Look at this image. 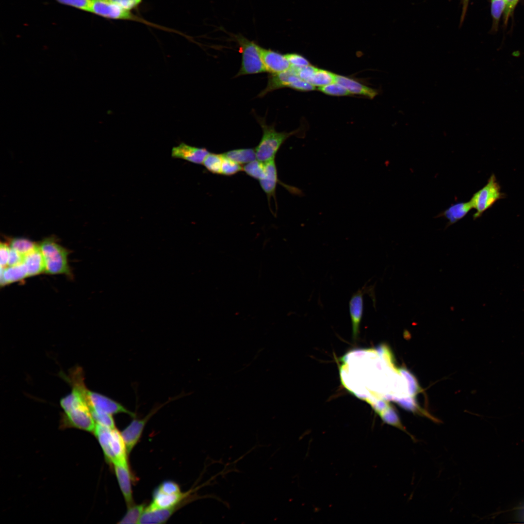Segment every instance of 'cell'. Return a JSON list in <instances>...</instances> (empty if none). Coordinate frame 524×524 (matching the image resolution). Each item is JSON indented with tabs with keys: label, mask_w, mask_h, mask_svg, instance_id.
Instances as JSON below:
<instances>
[{
	"label": "cell",
	"mask_w": 524,
	"mask_h": 524,
	"mask_svg": "<svg viewBox=\"0 0 524 524\" xmlns=\"http://www.w3.org/2000/svg\"><path fill=\"white\" fill-rule=\"evenodd\" d=\"M94 432L108 461L113 465L128 462L126 446L117 429L96 424Z\"/></svg>",
	"instance_id": "1"
},
{
	"label": "cell",
	"mask_w": 524,
	"mask_h": 524,
	"mask_svg": "<svg viewBox=\"0 0 524 524\" xmlns=\"http://www.w3.org/2000/svg\"><path fill=\"white\" fill-rule=\"evenodd\" d=\"M262 130V136L261 141L256 147L257 160L266 162L275 159L276 155L285 141L298 131L290 132H278L274 125H268L264 119H257Z\"/></svg>",
	"instance_id": "2"
},
{
	"label": "cell",
	"mask_w": 524,
	"mask_h": 524,
	"mask_svg": "<svg viewBox=\"0 0 524 524\" xmlns=\"http://www.w3.org/2000/svg\"><path fill=\"white\" fill-rule=\"evenodd\" d=\"M42 255L46 273L70 275L67 263L69 251L53 239L46 238L38 245Z\"/></svg>",
	"instance_id": "3"
},
{
	"label": "cell",
	"mask_w": 524,
	"mask_h": 524,
	"mask_svg": "<svg viewBox=\"0 0 524 524\" xmlns=\"http://www.w3.org/2000/svg\"><path fill=\"white\" fill-rule=\"evenodd\" d=\"M89 12L109 19L137 22L158 29L175 32L174 30L152 23L137 16L110 0H92Z\"/></svg>",
	"instance_id": "4"
},
{
	"label": "cell",
	"mask_w": 524,
	"mask_h": 524,
	"mask_svg": "<svg viewBox=\"0 0 524 524\" xmlns=\"http://www.w3.org/2000/svg\"><path fill=\"white\" fill-rule=\"evenodd\" d=\"M235 38L242 56L241 67L236 76L266 72L262 58V48L241 35H236Z\"/></svg>",
	"instance_id": "5"
},
{
	"label": "cell",
	"mask_w": 524,
	"mask_h": 524,
	"mask_svg": "<svg viewBox=\"0 0 524 524\" xmlns=\"http://www.w3.org/2000/svg\"><path fill=\"white\" fill-rule=\"evenodd\" d=\"M503 195L495 175L492 174L487 183L475 193L470 200L473 208L476 210L473 215L474 218L480 217L484 212L501 198Z\"/></svg>",
	"instance_id": "6"
},
{
	"label": "cell",
	"mask_w": 524,
	"mask_h": 524,
	"mask_svg": "<svg viewBox=\"0 0 524 524\" xmlns=\"http://www.w3.org/2000/svg\"><path fill=\"white\" fill-rule=\"evenodd\" d=\"M170 401L171 399L152 409L143 418L133 419L121 431V434L125 442L128 453L131 452L139 441L144 427L149 419L162 407Z\"/></svg>",
	"instance_id": "7"
},
{
	"label": "cell",
	"mask_w": 524,
	"mask_h": 524,
	"mask_svg": "<svg viewBox=\"0 0 524 524\" xmlns=\"http://www.w3.org/2000/svg\"><path fill=\"white\" fill-rule=\"evenodd\" d=\"M87 399L90 409H94L112 415L125 413L132 417H135L134 412L128 409L120 403L104 394L89 389L87 391Z\"/></svg>",
	"instance_id": "8"
},
{
	"label": "cell",
	"mask_w": 524,
	"mask_h": 524,
	"mask_svg": "<svg viewBox=\"0 0 524 524\" xmlns=\"http://www.w3.org/2000/svg\"><path fill=\"white\" fill-rule=\"evenodd\" d=\"M62 420L65 424L88 431L94 432L96 425L87 405L64 412Z\"/></svg>",
	"instance_id": "9"
},
{
	"label": "cell",
	"mask_w": 524,
	"mask_h": 524,
	"mask_svg": "<svg viewBox=\"0 0 524 524\" xmlns=\"http://www.w3.org/2000/svg\"><path fill=\"white\" fill-rule=\"evenodd\" d=\"M366 283L354 293L349 302V313L351 320L352 335L356 339L359 332L360 326L363 311V295L373 292V286H367Z\"/></svg>",
	"instance_id": "10"
},
{
	"label": "cell",
	"mask_w": 524,
	"mask_h": 524,
	"mask_svg": "<svg viewBox=\"0 0 524 524\" xmlns=\"http://www.w3.org/2000/svg\"><path fill=\"white\" fill-rule=\"evenodd\" d=\"M210 152L205 148L197 147L182 143L172 149V157L181 159L196 164L203 163Z\"/></svg>",
	"instance_id": "11"
},
{
	"label": "cell",
	"mask_w": 524,
	"mask_h": 524,
	"mask_svg": "<svg viewBox=\"0 0 524 524\" xmlns=\"http://www.w3.org/2000/svg\"><path fill=\"white\" fill-rule=\"evenodd\" d=\"M261 55L266 71L272 74L281 73L291 67L285 55L278 52L262 48Z\"/></svg>",
	"instance_id": "12"
},
{
	"label": "cell",
	"mask_w": 524,
	"mask_h": 524,
	"mask_svg": "<svg viewBox=\"0 0 524 524\" xmlns=\"http://www.w3.org/2000/svg\"><path fill=\"white\" fill-rule=\"evenodd\" d=\"M115 474L128 507L133 504L131 488L132 476L128 462L114 465Z\"/></svg>",
	"instance_id": "13"
},
{
	"label": "cell",
	"mask_w": 524,
	"mask_h": 524,
	"mask_svg": "<svg viewBox=\"0 0 524 524\" xmlns=\"http://www.w3.org/2000/svg\"><path fill=\"white\" fill-rule=\"evenodd\" d=\"M189 492L167 494L157 488L153 493L152 501L148 507L152 508H168L176 507L188 496Z\"/></svg>",
	"instance_id": "14"
},
{
	"label": "cell",
	"mask_w": 524,
	"mask_h": 524,
	"mask_svg": "<svg viewBox=\"0 0 524 524\" xmlns=\"http://www.w3.org/2000/svg\"><path fill=\"white\" fill-rule=\"evenodd\" d=\"M335 82L343 86L350 94L364 96L371 99L374 98L378 93L376 89L342 75L336 74Z\"/></svg>",
	"instance_id": "15"
},
{
	"label": "cell",
	"mask_w": 524,
	"mask_h": 524,
	"mask_svg": "<svg viewBox=\"0 0 524 524\" xmlns=\"http://www.w3.org/2000/svg\"><path fill=\"white\" fill-rule=\"evenodd\" d=\"M265 168V177L260 180V184L269 199L275 197L276 185L279 180L275 159L264 162Z\"/></svg>",
	"instance_id": "16"
},
{
	"label": "cell",
	"mask_w": 524,
	"mask_h": 524,
	"mask_svg": "<svg viewBox=\"0 0 524 524\" xmlns=\"http://www.w3.org/2000/svg\"><path fill=\"white\" fill-rule=\"evenodd\" d=\"M176 508L177 507L168 508H152L147 506L144 510L139 524L165 523Z\"/></svg>",
	"instance_id": "17"
},
{
	"label": "cell",
	"mask_w": 524,
	"mask_h": 524,
	"mask_svg": "<svg viewBox=\"0 0 524 524\" xmlns=\"http://www.w3.org/2000/svg\"><path fill=\"white\" fill-rule=\"evenodd\" d=\"M23 263L25 266L28 277L36 276L45 272L44 259L39 246L23 256Z\"/></svg>",
	"instance_id": "18"
},
{
	"label": "cell",
	"mask_w": 524,
	"mask_h": 524,
	"mask_svg": "<svg viewBox=\"0 0 524 524\" xmlns=\"http://www.w3.org/2000/svg\"><path fill=\"white\" fill-rule=\"evenodd\" d=\"M28 277L27 271L23 262L20 264L0 268V285L4 286Z\"/></svg>",
	"instance_id": "19"
},
{
	"label": "cell",
	"mask_w": 524,
	"mask_h": 524,
	"mask_svg": "<svg viewBox=\"0 0 524 524\" xmlns=\"http://www.w3.org/2000/svg\"><path fill=\"white\" fill-rule=\"evenodd\" d=\"M472 209L473 207L470 201L459 202L450 206L442 214L448 220L449 225H451L465 217Z\"/></svg>",
	"instance_id": "20"
},
{
	"label": "cell",
	"mask_w": 524,
	"mask_h": 524,
	"mask_svg": "<svg viewBox=\"0 0 524 524\" xmlns=\"http://www.w3.org/2000/svg\"><path fill=\"white\" fill-rule=\"evenodd\" d=\"M223 154L239 164H246L257 159L255 149L253 148L233 149Z\"/></svg>",
	"instance_id": "21"
},
{
	"label": "cell",
	"mask_w": 524,
	"mask_h": 524,
	"mask_svg": "<svg viewBox=\"0 0 524 524\" xmlns=\"http://www.w3.org/2000/svg\"><path fill=\"white\" fill-rule=\"evenodd\" d=\"M335 74L317 68L309 82L312 85L321 87L335 82Z\"/></svg>",
	"instance_id": "22"
},
{
	"label": "cell",
	"mask_w": 524,
	"mask_h": 524,
	"mask_svg": "<svg viewBox=\"0 0 524 524\" xmlns=\"http://www.w3.org/2000/svg\"><path fill=\"white\" fill-rule=\"evenodd\" d=\"M9 246L24 256L36 249L38 245L25 238H15L11 240Z\"/></svg>",
	"instance_id": "23"
},
{
	"label": "cell",
	"mask_w": 524,
	"mask_h": 524,
	"mask_svg": "<svg viewBox=\"0 0 524 524\" xmlns=\"http://www.w3.org/2000/svg\"><path fill=\"white\" fill-rule=\"evenodd\" d=\"M146 507L144 504L132 505L128 507V509L121 519L119 524H139L141 516Z\"/></svg>",
	"instance_id": "24"
},
{
	"label": "cell",
	"mask_w": 524,
	"mask_h": 524,
	"mask_svg": "<svg viewBox=\"0 0 524 524\" xmlns=\"http://www.w3.org/2000/svg\"><path fill=\"white\" fill-rule=\"evenodd\" d=\"M243 170L248 176L259 180L265 176V164L258 160L246 164L243 167Z\"/></svg>",
	"instance_id": "25"
},
{
	"label": "cell",
	"mask_w": 524,
	"mask_h": 524,
	"mask_svg": "<svg viewBox=\"0 0 524 524\" xmlns=\"http://www.w3.org/2000/svg\"><path fill=\"white\" fill-rule=\"evenodd\" d=\"M223 155L209 153L202 164L209 171L215 174H221Z\"/></svg>",
	"instance_id": "26"
},
{
	"label": "cell",
	"mask_w": 524,
	"mask_h": 524,
	"mask_svg": "<svg viewBox=\"0 0 524 524\" xmlns=\"http://www.w3.org/2000/svg\"><path fill=\"white\" fill-rule=\"evenodd\" d=\"M90 411L96 424L109 428H115L113 415L94 409H91Z\"/></svg>",
	"instance_id": "27"
},
{
	"label": "cell",
	"mask_w": 524,
	"mask_h": 524,
	"mask_svg": "<svg viewBox=\"0 0 524 524\" xmlns=\"http://www.w3.org/2000/svg\"><path fill=\"white\" fill-rule=\"evenodd\" d=\"M318 90L327 95L331 96H345L351 94L345 87L336 82L319 87L318 88Z\"/></svg>",
	"instance_id": "28"
},
{
	"label": "cell",
	"mask_w": 524,
	"mask_h": 524,
	"mask_svg": "<svg viewBox=\"0 0 524 524\" xmlns=\"http://www.w3.org/2000/svg\"><path fill=\"white\" fill-rule=\"evenodd\" d=\"M506 0H491V14L493 29L496 30L503 11L505 9Z\"/></svg>",
	"instance_id": "29"
},
{
	"label": "cell",
	"mask_w": 524,
	"mask_h": 524,
	"mask_svg": "<svg viewBox=\"0 0 524 524\" xmlns=\"http://www.w3.org/2000/svg\"><path fill=\"white\" fill-rule=\"evenodd\" d=\"M223 155L221 175L231 176L243 170V167L240 164Z\"/></svg>",
	"instance_id": "30"
},
{
	"label": "cell",
	"mask_w": 524,
	"mask_h": 524,
	"mask_svg": "<svg viewBox=\"0 0 524 524\" xmlns=\"http://www.w3.org/2000/svg\"><path fill=\"white\" fill-rule=\"evenodd\" d=\"M58 3L89 12L92 0H55Z\"/></svg>",
	"instance_id": "31"
},
{
	"label": "cell",
	"mask_w": 524,
	"mask_h": 524,
	"mask_svg": "<svg viewBox=\"0 0 524 524\" xmlns=\"http://www.w3.org/2000/svg\"><path fill=\"white\" fill-rule=\"evenodd\" d=\"M285 56L292 66L302 67L311 65L307 59L298 54L289 53Z\"/></svg>",
	"instance_id": "32"
},
{
	"label": "cell",
	"mask_w": 524,
	"mask_h": 524,
	"mask_svg": "<svg viewBox=\"0 0 524 524\" xmlns=\"http://www.w3.org/2000/svg\"><path fill=\"white\" fill-rule=\"evenodd\" d=\"M158 489L163 492L167 494H175L181 492L179 485L174 481L167 480L163 482Z\"/></svg>",
	"instance_id": "33"
},
{
	"label": "cell",
	"mask_w": 524,
	"mask_h": 524,
	"mask_svg": "<svg viewBox=\"0 0 524 524\" xmlns=\"http://www.w3.org/2000/svg\"><path fill=\"white\" fill-rule=\"evenodd\" d=\"M121 8L131 11L135 10L142 2L143 0H110Z\"/></svg>",
	"instance_id": "34"
},
{
	"label": "cell",
	"mask_w": 524,
	"mask_h": 524,
	"mask_svg": "<svg viewBox=\"0 0 524 524\" xmlns=\"http://www.w3.org/2000/svg\"><path fill=\"white\" fill-rule=\"evenodd\" d=\"M10 251V246L5 243H1L0 245V268H5L8 266V259Z\"/></svg>",
	"instance_id": "35"
},
{
	"label": "cell",
	"mask_w": 524,
	"mask_h": 524,
	"mask_svg": "<svg viewBox=\"0 0 524 524\" xmlns=\"http://www.w3.org/2000/svg\"><path fill=\"white\" fill-rule=\"evenodd\" d=\"M290 88L302 91H312L316 89L314 86L301 79H299L293 83Z\"/></svg>",
	"instance_id": "36"
},
{
	"label": "cell",
	"mask_w": 524,
	"mask_h": 524,
	"mask_svg": "<svg viewBox=\"0 0 524 524\" xmlns=\"http://www.w3.org/2000/svg\"><path fill=\"white\" fill-rule=\"evenodd\" d=\"M23 256L22 255L10 248L8 266L20 264L23 262Z\"/></svg>",
	"instance_id": "37"
},
{
	"label": "cell",
	"mask_w": 524,
	"mask_h": 524,
	"mask_svg": "<svg viewBox=\"0 0 524 524\" xmlns=\"http://www.w3.org/2000/svg\"><path fill=\"white\" fill-rule=\"evenodd\" d=\"M519 0H506V7L504 10V22L507 23L508 19L512 15L513 10Z\"/></svg>",
	"instance_id": "38"
},
{
	"label": "cell",
	"mask_w": 524,
	"mask_h": 524,
	"mask_svg": "<svg viewBox=\"0 0 524 524\" xmlns=\"http://www.w3.org/2000/svg\"><path fill=\"white\" fill-rule=\"evenodd\" d=\"M469 0H461V4L462 6V12L460 18V24L461 25L464 20L465 15L467 11Z\"/></svg>",
	"instance_id": "39"
}]
</instances>
